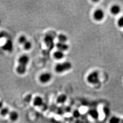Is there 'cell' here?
I'll use <instances>...</instances> for the list:
<instances>
[{
  "label": "cell",
  "mask_w": 123,
  "mask_h": 123,
  "mask_svg": "<svg viewBox=\"0 0 123 123\" xmlns=\"http://www.w3.org/2000/svg\"><path fill=\"white\" fill-rule=\"evenodd\" d=\"M121 119L119 117L114 116L110 119L109 121V123H120Z\"/></svg>",
  "instance_id": "17"
},
{
  "label": "cell",
  "mask_w": 123,
  "mask_h": 123,
  "mask_svg": "<svg viewBox=\"0 0 123 123\" xmlns=\"http://www.w3.org/2000/svg\"><path fill=\"white\" fill-rule=\"evenodd\" d=\"M8 115L10 119L13 122H15L17 121L19 118L18 113L15 111H12L10 112Z\"/></svg>",
  "instance_id": "10"
},
{
  "label": "cell",
  "mask_w": 123,
  "mask_h": 123,
  "mask_svg": "<svg viewBox=\"0 0 123 123\" xmlns=\"http://www.w3.org/2000/svg\"><path fill=\"white\" fill-rule=\"evenodd\" d=\"M118 25L120 27H123V16L120 17L118 21Z\"/></svg>",
  "instance_id": "21"
},
{
  "label": "cell",
  "mask_w": 123,
  "mask_h": 123,
  "mask_svg": "<svg viewBox=\"0 0 123 123\" xmlns=\"http://www.w3.org/2000/svg\"><path fill=\"white\" fill-rule=\"evenodd\" d=\"M31 96L30 94H28L27 96H26L25 99L26 102H29V101L31 100Z\"/></svg>",
  "instance_id": "23"
},
{
  "label": "cell",
  "mask_w": 123,
  "mask_h": 123,
  "mask_svg": "<svg viewBox=\"0 0 123 123\" xmlns=\"http://www.w3.org/2000/svg\"><path fill=\"white\" fill-rule=\"evenodd\" d=\"M67 100V96L66 94H62L58 96L57 98V103L59 104H64Z\"/></svg>",
  "instance_id": "12"
},
{
  "label": "cell",
  "mask_w": 123,
  "mask_h": 123,
  "mask_svg": "<svg viewBox=\"0 0 123 123\" xmlns=\"http://www.w3.org/2000/svg\"><path fill=\"white\" fill-rule=\"evenodd\" d=\"M72 67V64L70 62H65L57 64L55 67V70L57 73H62L63 72L69 70Z\"/></svg>",
  "instance_id": "2"
},
{
  "label": "cell",
  "mask_w": 123,
  "mask_h": 123,
  "mask_svg": "<svg viewBox=\"0 0 123 123\" xmlns=\"http://www.w3.org/2000/svg\"><path fill=\"white\" fill-rule=\"evenodd\" d=\"M53 56L54 58L57 60H60L62 59L64 57V54L63 52L57 50L54 52L53 54Z\"/></svg>",
  "instance_id": "14"
},
{
  "label": "cell",
  "mask_w": 123,
  "mask_h": 123,
  "mask_svg": "<svg viewBox=\"0 0 123 123\" xmlns=\"http://www.w3.org/2000/svg\"><path fill=\"white\" fill-rule=\"evenodd\" d=\"M104 112L105 114L106 115H109L110 114V110L108 108L106 107H105L104 108Z\"/></svg>",
  "instance_id": "22"
},
{
  "label": "cell",
  "mask_w": 123,
  "mask_h": 123,
  "mask_svg": "<svg viewBox=\"0 0 123 123\" xmlns=\"http://www.w3.org/2000/svg\"><path fill=\"white\" fill-rule=\"evenodd\" d=\"M105 17V12L101 9H97L93 13V18L97 21H100Z\"/></svg>",
  "instance_id": "4"
},
{
  "label": "cell",
  "mask_w": 123,
  "mask_h": 123,
  "mask_svg": "<svg viewBox=\"0 0 123 123\" xmlns=\"http://www.w3.org/2000/svg\"><path fill=\"white\" fill-rule=\"evenodd\" d=\"M3 108V103L2 101H0V110Z\"/></svg>",
  "instance_id": "24"
},
{
  "label": "cell",
  "mask_w": 123,
  "mask_h": 123,
  "mask_svg": "<svg viewBox=\"0 0 123 123\" xmlns=\"http://www.w3.org/2000/svg\"><path fill=\"white\" fill-rule=\"evenodd\" d=\"M27 41V38H26V36H22L19 38V43L20 44H22V45L24 44Z\"/></svg>",
  "instance_id": "20"
},
{
  "label": "cell",
  "mask_w": 123,
  "mask_h": 123,
  "mask_svg": "<svg viewBox=\"0 0 123 123\" xmlns=\"http://www.w3.org/2000/svg\"><path fill=\"white\" fill-rule=\"evenodd\" d=\"M74 123H84L83 121L81 120H79V119H77V120L75 121Z\"/></svg>",
  "instance_id": "25"
},
{
  "label": "cell",
  "mask_w": 123,
  "mask_h": 123,
  "mask_svg": "<svg viewBox=\"0 0 123 123\" xmlns=\"http://www.w3.org/2000/svg\"><path fill=\"white\" fill-rule=\"evenodd\" d=\"M44 42L46 46L49 49H52L54 47V41L53 37L50 35H47L44 38Z\"/></svg>",
  "instance_id": "6"
},
{
  "label": "cell",
  "mask_w": 123,
  "mask_h": 123,
  "mask_svg": "<svg viewBox=\"0 0 123 123\" xmlns=\"http://www.w3.org/2000/svg\"><path fill=\"white\" fill-rule=\"evenodd\" d=\"M120 123H123V119H121Z\"/></svg>",
  "instance_id": "26"
},
{
  "label": "cell",
  "mask_w": 123,
  "mask_h": 123,
  "mask_svg": "<svg viewBox=\"0 0 123 123\" xmlns=\"http://www.w3.org/2000/svg\"><path fill=\"white\" fill-rule=\"evenodd\" d=\"M44 102L43 98L40 96H36L33 100V105L36 107H42L43 105Z\"/></svg>",
  "instance_id": "9"
},
{
  "label": "cell",
  "mask_w": 123,
  "mask_h": 123,
  "mask_svg": "<svg viewBox=\"0 0 123 123\" xmlns=\"http://www.w3.org/2000/svg\"><path fill=\"white\" fill-rule=\"evenodd\" d=\"M13 43L11 40H7L2 47V48L4 50L9 52H12L13 50Z\"/></svg>",
  "instance_id": "7"
},
{
  "label": "cell",
  "mask_w": 123,
  "mask_h": 123,
  "mask_svg": "<svg viewBox=\"0 0 123 123\" xmlns=\"http://www.w3.org/2000/svg\"><path fill=\"white\" fill-rule=\"evenodd\" d=\"M23 45L24 49L26 50H30L31 48V46H32L31 43L28 40Z\"/></svg>",
  "instance_id": "18"
},
{
  "label": "cell",
  "mask_w": 123,
  "mask_h": 123,
  "mask_svg": "<svg viewBox=\"0 0 123 123\" xmlns=\"http://www.w3.org/2000/svg\"><path fill=\"white\" fill-rule=\"evenodd\" d=\"M29 62V58L26 55H23L18 59V64L16 71L19 74L23 75L26 72V68Z\"/></svg>",
  "instance_id": "1"
},
{
  "label": "cell",
  "mask_w": 123,
  "mask_h": 123,
  "mask_svg": "<svg viewBox=\"0 0 123 123\" xmlns=\"http://www.w3.org/2000/svg\"><path fill=\"white\" fill-rule=\"evenodd\" d=\"M52 76L51 74L49 73H45L40 75V81L43 84H46L49 82L52 79Z\"/></svg>",
  "instance_id": "5"
},
{
  "label": "cell",
  "mask_w": 123,
  "mask_h": 123,
  "mask_svg": "<svg viewBox=\"0 0 123 123\" xmlns=\"http://www.w3.org/2000/svg\"><path fill=\"white\" fill-rule=\"evenodd\" d=\"M56 47L58 49V50L62 52L68 50L69 48V46L66 43H62L60 42H58L56 44Z\"/></svg>",
  "instance_id": "8"
},
{
  "label": "cell",
  "mask_w": 123,
  "mask_h": 123,
  "mask_svg": "<svg viewBox=\"0 0 123 123\" xmlns=\"http://www.w3.org/2000/svg\"><path fill=\"white\" fill-rule=\"evenodd\" d=\"M10 112L8 108L3 107L1 110H0V114L3 117H5L9 115Z\"/></svg>",
  "instance_id": "15"
},
{
  "label": "cell",
  "mask_w": 123,
  "mask_h": 123,
  "mask_svg": "<svg viewBox=\"0 0 123 123\" xmlns=\"http://www.w3.org/2000/svg\"><path fill=\"white\" fill-rule=\"evenodd\" d=\"M88 114L93 119H98L99 117V113L98 111L95 109L89 110L88 111Z\"/></svg>",
  "instance_id": "13"
},
{
  "label": "cell",
  "mask_w": 123,
  "mask_h": 123,
  "mask_svg": "<svg viewBox=\"0 0 123 123\" xmlns=\"http://www.w3.org/2000/svg\"><path fill=\"white\" fill-rule=\"evenodd\" d=\"M110 12L112 14L114 15H117L120 12L121 8L118 5H113L110 9Z\"/></svg>",
  "instance_id": "11"
},
{
  "label": "cell",
  "mask_w": 123,
  "mask_h": 123,
  "mask_svg": "<svg viewBox=\"0 0 123 123\" xmlns=\"http://www.w3.org/2000/svg\"><path fill=\"white\" fill-rule=\"evenodd\" d=\"M73 117L75 118L78 119L81 116V113L79 110H76L74 111L73 113Z\"/></svg>",
  "instance_id": "19"
},
{
  "label": "cell",
  "mask_w": 123,
  "mask_h": 123,
  "mask_svg": "<svg viewBox=\"0 0 123 123\" xmlns=\"http://www.w3.org/2000/svg\"><path fill=\"white\" fill-rule=\"evenodd\" d=\"M87 80L88 83L92 84H96L99 82V74L97 71H93L88 75Z\"/></svg>",
  "instance_id": "3"
},
{
  "label": "cell",
  "mask_w": 123,
  "mask_h": 123,
  "mask_svg": "<svg viewBox=\"0 0 123 123\" xmlns=\"http://www.w3.org/2000/svg\"><path fill=\"white\" fill-rule=\"evenodd\" d=\"M58 39L59 42L62 43H66L68 40V37L65 35L63 34H60L58 36Z\"/></svg>",
  "instance_id": "16"
}]
</instances>
